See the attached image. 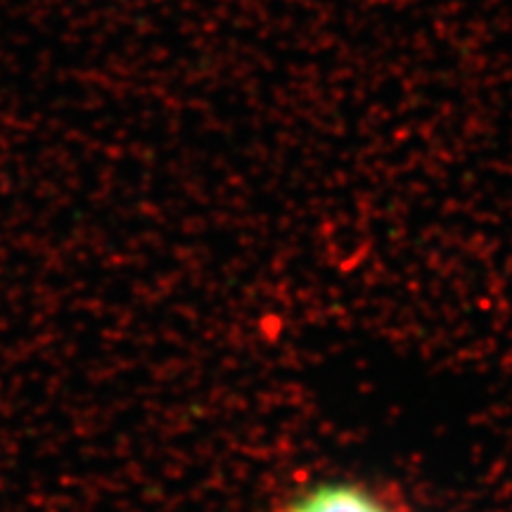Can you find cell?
<instances>
[{
  "instance_id": "6da1fadb",
  "label": "cell",
  "mask_w": 512,
  "mask_h": 512,
  "mask_svg": "<svg viewBox=\"0 0 512 512\" xmlns=\"http://www.w3.org/2000/svg\"><path fill=\"white\" fill-rule=\"evenodd\" d=\"M292 512H387L373 498L347 486H328L316 494L306 496L297 503Z\"/></svg>"
}]
</instances>
